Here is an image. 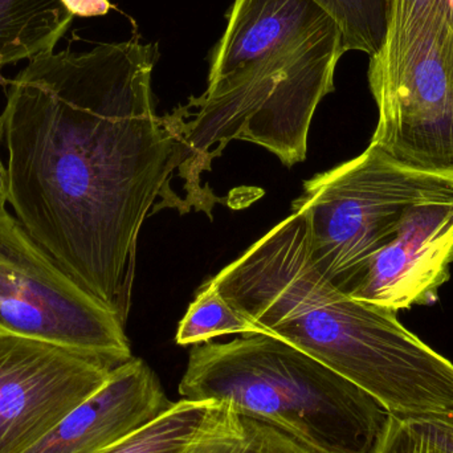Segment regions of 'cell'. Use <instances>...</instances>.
<instances>
[{"mask_svg":"<svg viewBox=\"0 0 453 453\" xmlns=\"http://www.w3.org/2000/svg\"><path fill=\"white\" fill-rule=\"evenodd\" d=\"M158 44L42 53L7 82L2 198L80 287L127 324L138 234L165 198L177 143L154 109Z\"/></svg>","mask_w":453,"mask_h":453,"instance_id":"1","label":"cell"},{"mask_svg":"<svg viewBox=\"0 0 453 453\" xmlns=\"http://www.w3.org/2000/svg\"><path fill=\"white\" fill-rule=\"evenodd\" d=\"M210 281L258 332L295 346L391 415L453 417V364L396 311L341 292L311 263L292 212Z\"/></svg>","mask_w":453,"mask_h":453,"instance_id":"2","label":"cell"},{"mask_svg":"<svg viewBox=\"0 0 453 453\" xmlns=\"http://www.w3.org/2000/svg\"><path fill=\"white\" fill-rule=\"evenodd\" d=\"M342 35L333 23L308 39L209 82L201 97L164 117L177 143V173L186 190L185 212L210 211L215 198L201 175L231 141L263 146L285 166L305 161L311 119L334 90Z\"/></svg>","mask_w":453,"mask_h":453,"instance_id":"3","label":"cell"},{"mask_svg":"<svg viewBox=\"0 0 453 453\" xmlns=\"http://www.w3.org/2000/svg\"><path fill=\"white\" fill-rule=\"evenodd\" d=\"M180 394L228 404L311 453H377L391 415L350 380L263 333L196 345Z\"/></svg>","mask_w":453,"mask_h":453,"instance_id":"4","label":"cell"},{"mask_svg":"<svg viewBox=\"0 0 453 453\" xmlns=\"http://www.w3.org/2000/svg\"><path fill=\"white\" fill-rule=\"evenodd\" d=\"M427 202H453V180L407 172L370 145L357 158L306 180L292 212L305 223L311 263L350 295L407 209Z\"/></svg>","mask_w":453,"mask_h":453,"instance_id":"5","label":"cell"},{"mask_svg":"<svg viewBox=\"0 0 453 453\" xmlns=\"http://www.w3.org/2000/svg\"><path fill=\"white\" fill-rule=\"evenodd\" d=\"M378 108L370 145L407 172L453 180V27H433L370 58Z\"/></svg>","mask_w":453,"mask_h":453,"instance_id":"6","label":"cell"},{"mask_svg":"<svg viewBox=\"0 0 453 453\" xmlns=\"http://www.w3.org/2000/svg\"><path fill=\"white\" fill-rule=\"evenodd\" d=\"M0 330L104 357L133 358L125 325L80 287L0 196Z\"/></svg>","mask_w":453,"mask_h":453,"instance_id":"7","label":"cell"},{"mask_svg":"<svg viewBox=\"0 0 453 453\" xmlns=\"http://www.w3.org/2000/svg\"><path fill=\"white\" fill-rule=\"evenodd\" d=\"M119 365L0 330V453H24L87 401Z\"/></svg>","mask_w":453,"mask_h":453,"instance_id":"8","label":"cell"},{"mask_svg":"<svg viewBox=\"0 0 453 453\" xmlns=\"http://www.w3.org/2000/svg\"><path fill=\"white\" fill-rule=\"evenodd\" d=\"M452 263L453 202L415 204L393 239L370 258L349 296L394 311L433 305L451 277Z\"/></svg>","mask_w":453,"mask_h":453,"instance_id":"9","label":"cell"},{"mask_svg":"<svg viewBox=\"0 0 453 453\" xmlns=\"http://www.w3.org/2000/svg\"><path fill=\"white\" fill-rule=\"evenodd\" d=\"M174 402L143 359L117 366L106 382L24 453H98L166 411Z\"/></svg>","mask_w":453,"mask_h":453,"instance_id":"10","label":"cell"},{"mask_svg":"<svg viewBox=\"0 0 453 453\" xmlns=\"http://www.w3.org/2000/svg\"><path fill=\"white\" fill-rule=\"evenodd\" d=\"M333 23L313 0H234L225 34L212 52L209 82Z\"/></svg>","mask_w":453,"mask_h":453,"instance_id":"11","label":"cell"},{"mask_svg":"<svg viewBox=\"0 0 453 453\" xmlns=\"http://www.w3.org/2000/svg\"><path fill=\"white\" fill-rule=\"evenodd\" d=\"M73 19L60 0H0V66L55 50Z\"/></svg>","mask_w":453,"mask_h":453,"instance_id":"12","label":"cell"},{"mask_svg":"<svg viewBox=\"0 0 453 453\" xmlns=\"http://www.w3.org/2000/svg\"><path fill=\"white\" fill-rule=\"evenodd\" d=\"M178 453H311L281 431L217 403L196 438Z\"/></svg>","mask_w":453,"mask_h":453,"instance_id":"13","label":"cell"},{"mask_svg":"<svg viewBox=\"0 0 453 453\" xmlns=\"http://www.w3.org/2000/svg\"><path fill=\"white\" fill-rule=\"evenodd\" d=\"M217 403L180 398L156 419L98 453H178L196 438Z\"/></svg>","mask_w":453,"mask_h":453,"instance_id":"14","label":"cell"},{"mask_svg":"<svg viewBox=\"0 0 453 453\" xmlns=\"http://www.w3.org/2000/svg\"><path fill=\"white\" fill-rule=\"evenodd\" d=\"M257 333H260L257 327L234 311L209 280L180 321L177 343L180 346L201 345L220 335Z\"/></svg>","mask_w":453,"mask_h":453,"instance_id":"15","label":"cell"},{"mask_svg":"<svg viewBox=\"0 0 453 453\" xmlns=\"http://www.w3.org/2000/svg\"><path fill=\"white\" fill-rule=\"evenodd\" d=\"M342 35L345 52L358 50L370 58L377 55L386 35L388 0H313Z\"/></svg>","mask_w":453,"mask_h":453,"instance_id":"16","label":"cell"},{"mask_svg":"<svg viewBox=\"0 0 453 453\" xmlns=\"http://www.w3.org/2000/svg\"><path fill=\"white\" fill-rule=\"evenodd\" d=\"M377 453H453V418L390 415Z\"/></svg>","mask_w":453,"mask_h":453,"instance_id":"17","label":"cell"},{"mask_svg":"<svg viewBox=\"0 0 453 453\" xmlns=\"http://www.w3.org/2000/svg\"><path fill=\"white\" fill-rule=\"evenodd\" d=\"M441 24L453 27V0H388L385 40L374 56L390 55Z\"/></svg>","mask_w":453,"mask_h":453,"instance_id":"18","label":"cell"},{"mask_svg":"<svg viewBox=\"0 0 453 453\" xmlns=\"http://www.w3.org/2000/svg\"><path fill=\"white\" fill-rule=\"evenodd\" d=\"M60 2L72 15L80 16V18L106 15L111 8L109 0H60Z\"/></svg>","mask_w":453,"mask_h":453,"instance_id":"19","label":"cell"},{"mask_svg":"<svg viewBox=\"0 0 453 453\" xmlns=\"http://www.w3.org/2000/svg\"><path fill=\"white\" fill-rule=\"evenodd\" d=\"M3 142V119L0 117V143ZM5 188V166L3 164L2 158H0V196L4 194Z\"/></svg>","mask_w":453,"mask_h":453,"instance_id":"20","label":"cell"}]
</instances>
